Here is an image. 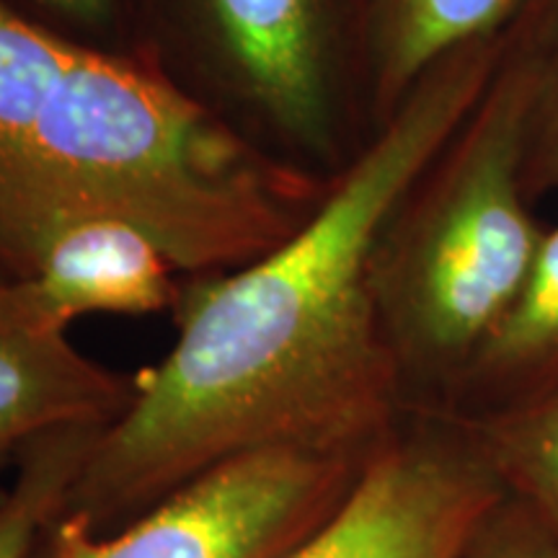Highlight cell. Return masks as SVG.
Wrapping results in <instances>:
<instances>
[{
	"label": "cell",
	"instance_id": "obj_1",
	"mask_svg": "<svg viewBox=\"0 0 558 558\" xmlns=\"http://www.w3.org/2000/svg\"><path fill=\"white\" fill-rule=\"evenodd\" d=\"M501 52L505 34L437 62L290 239L239 269L181 279L171 349L135 373V399L94 442L62 512L109 535L239 452L378 448L409 407L373 290L375 251Z\"/></svg>",
	"mask_w": 558,
	"mask_h": 558
},
{
	"label": "cell",
	"instance_id": "obj_2",
	"mask_svg": "<svg viewBox=\"0 0 558 558\" xmlns=\"http://www.w3.org/2000/svg\"><path fill=\"white\" fill-rule=\"evenodd\" d=\"M329 184L251 150L145 62L0 5V275L32 279L99 213L150 233L181 277L220 275L290 239Z\"/></svg>",
	"mask_w": 558,
	"mask_h": 558
},
{
	"label": "cell",
	"instance_id": "obj_3",
	"mask_svg": "<svg viewBox=\"0 0 558 558\" xmlns=\"http://www.w3.org/2000/svg\"><path fill=\"white\" fill-rule=\"evenodd\" d=\"M527 86L497 75L383 230L373 290L409 409H439L533 269L546 230L525 186Z\"/></svg>",
	"mask_w": 558,
	"mask_h": 558
},
{
	"label": "cell",
	"instance_id": "obj_4",
	"mask_svg": "<svg viewBox=\"0 0 558 558\" xmlns=\"http://www.w3.org/2000/svg\"><path fill=\"white\" fill-rule=\"evenodd\" d=\"M140 60L230 135L333 181L373 137L362 0H137Z\"/></svg>",
	"mask_w": 558,
	"mask_h": 558
},
{
	"label": "cell",
	"instance_id": "obj_5",
	"mask_svg": "<svg viewBox=\"0 0 558 558\" xmlns=\"http://www.w3.org/2000/svg\"><path fill=\"white\" fill-rule=\"evenodd\" d=\"M369 456L295 445L239 452L117 533L94 535L60 509L29 558H282L344 505Z\"/></svg>",
	"mask_w": 558,
	"mask_h": 558
},
{
	"label": "cell",
	"instance_id": "obj_6",
	"mask_svg": "<svg viewBox=\"0 0 558 558\" xmlns=\"http://www.w3.org/2000/svg\"><path fill=\"white\" fill-rule=\"evenodd\" d=\"M505 497L469 418L407 409L344 505L282 558H465Z\"/></svg>",
	"mask_w": 558,
	"mask_h": 558
},
{
	"label": "cell",
	"instance_id": "obj_7",
	"mask_svg": "<svg viewBox=\"0 0 558 558\" xmlns=\"http://www.w3.org/2000/svg\"><path fill=\"white\" fill-rule=\"evenodd\" d=\"M135 399V373L88 357L0 275V499L21 450L60 427H109Z\"/></svg>",
	"mask_w": 558,
	"mask_h": 558
},
{
	"label": "cell",
	"instance_id": "obj_8",
	"mask_svg": "<svg viewBox=\"0 0 558 558\" xmlns=\"http://www.w3.org/2000/svg\"><path fill=\"white\" fill-rule=\"evenodd\" d=\"M179 269L163 246L120 215H88L68 228L41 259L37 275L19 279L34 311L70 331L86 316L171 313Z\"/></svg>",
	"mask_w": 558,
	"mask_h": 558
},
{
	"label": "cell",
	"instance_id": "obj_9",
	"mask_svg": "<svg viewBox=\"0 0 558 558\" xmlns=\"http://www.w3.org/2000/svg\"><path fill=\"white\" fill-rule=\"evenodd\" d=\"M522 0H362V75L373 130L437 62L501 37Z\"/></svg>",
	"mask_w": 558,
	"mask_h": 558
},
{
	"label": "cell",
	"instance_id": "obj_10",
	"mask_svg": "<svg viewBox=\"0 0 558 558\" xmlns=\"http://www.w3.org/2000/svg\"><path fill=\"white\" fill-rule=\"evenodd\" d=\"M558 388V226L546 230L522 290L439 409L476 401L538 399Z\"/></svg>",
	"mask_w": 558,
	"mask_h": 558
},
{
	"label": "cell",
	"instance_id": "obj_11",
	"mask_svg": "<svg viewBox=\"0 0 558 558\" xmlns=\"http://www.w3.org/2000/svg\"><path fill=\"white\" fill-rule=\"evenodd\" d=\"M465 418L505 492L558 535V388Z\"/></svg>",
	"mask_w": 558,
	"mask_h": 558
},
{
	"label": "cell",
	"instance_id": "obj_12",
	"mask_svg": "<svg viewBox=\"0 0 558 558\" xmlns=\"http://www.w3.org/2000/svg\"><path fill=\"white\" fill-rule=\"evenodd\" d=\"M107 427H60L32 439L0 499V558H29L39 530L65 507L88 452Z\"/></svg>",
	"mask_w": 558,
	"mask_h": 558
},
{
	"label": "cell",
	"instance_id": "obj_13",
	"mask_svg": "<svg viewBox=\"0 0 558 558\" xmlns=\"http://www.w3.org/2000/svg\"><path fill=\"white\" fill-rule=\"evenodd\" d=\"M505 50L527 86L525 186L533 199L558 190V0H522Z\"/></svg>",
	"mask_w": 558,
	"mask_h": 558
},
{
	"label": "cell",
	"instance_id": "obj_14",
	"mask_svg": "<svg viewBox=\"0 0 558 558\" xmlns=\"http://www.w3.org/2000/svg\"><path fill=\"white\" fill-rule=\"evenodd\" d=\"M0 5L75 45L140 60L137 0H0Z\"/></svg>",
	"mask_w": 558,
	"mask_h": 558
},
{
	"label": "cell",
	"instance_id": "obj_15",
	"mask_svg": "<svg viewBox=\"0 0 558 558\" xmlns=\"http://www.w3.org/2000/svg\"><path fill=\"white\" fill-rule=\"evenodd\" d=\"M465 558H558V535L509 497L492 509Z\"/></svg>",
	"mask_w": 558,
	"mask_h": 558
}]
</instances>
